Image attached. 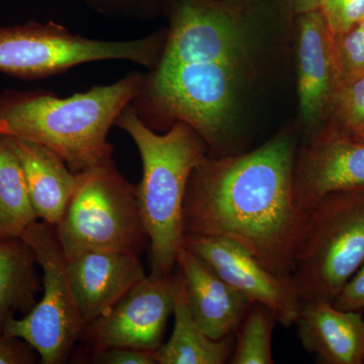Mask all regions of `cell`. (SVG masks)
I'll return each instance as SVG.
<instances>
[{"label":"cell","mask_w":364,"mask_h":364,"mask_svg":"<svg viewBox=\"0 0 364 364\" xmlns=\"http://www.w3.org/2000/svg\"><path fill=\"white\" fill-rule=\"evenodd\" d=\"M294 144L279 136L238 157L205 160L189 178L184 235L238 244L291 277L308 219L294 200Z\"/></svg>","instance_id":"obj_1"},{"label":"cell","mask_w":364,"mask_h":364,"mask_svg":"<svg viewBox=\"0 0 364 364\" xmlns=\"http://www.w3.org/2000/svg\"><path fill=\"white\" fill-rule=\"evenodd\" d=\"M244 43L240 23L225 7L182 0L134 109L188 124L208 145L219 143L233 111Z\"/></svg>","instance_id":"obj_2"},{"label":"cell","mask_w":364,"mask_h":364,"mask_svg":"<svg viewBox=\"0 0 364 364\" xmlns=\"http://www.w3.org/2000/svg\"><path fill=\"white\" fill-rule=\"evenodd\" d=\"M145 76L138 71L109 85L59 97L44 90L0 92V135L49 148L75 173L112 160L109 130L138 97Z\"/></svg>","instance_id":"obj_3"},{"label":"cell","mask_w":364,"mask_h":364,"mask_svg":"<svg viewBox=\"0 0 364 364\" xmlns=\"http://www.w3.org/2000/svg\"><path fill=\"white\" fill-rule=\"evenodd\" d=\"M116 124L136 144L143 176L136 186L139 208L149 237L151 272L172 275L183 248V205L189 178L205 159V142L188 124L176 122L158 134L132 104Z\"/></svg>","instance_id":"obj_4"},{"label":"cell","mask_w":364,"mask_h":364,"mask_svg":"<svg viewBox=\"0 0 364 364\" xmlns=\"http://www.w3.org/2000/svg\"><path fill=\"white\" fill-rule=\"evenodd\" d=\"M55 230L67 259L91 250L141 254L149 246L136 186L114 160L79 173L77 188Z\"/></svg>","instance_id":"obj_5"},{"label":"cell","mask_w":364,"mask_h":364,"mask_svg":"<svg viewBox=\"0 0 364 364\" xmlns=\"http://www.w3.org/2000/svg\"><path fill=\"white\" fill-rule=\"evenodd\" d=\"M364 261V193L326 196L308 212L291 280L301 301H332Z\"/></svg>","instance_id":"obj_6"},{"label":"cell","mask_w":364,"mask_h":364,"mask_svg":"<svg viewBox=\"0 0 364 364\" xmlns=\"http://www.w3.org/2000/svg\"><path fill=\"white\" fill-rule=\"evenodd\" d=\"M163 43L158 35L130 41L90 39L54 21H28L0 28V72L31 80L107 60L152 68L161 56Z\"/></svg>","instance_id":"obj_7"},{"label":"cell","mask_w":364,"mask_h":364,"mask_svg":"<svg viewBox=\"0 0 364 364\" xmlns=\"http://www.w3.org/2000/svg\"><path fill=\"white\" fill-rule=\"evenodd\" d=\"M21 237L42 269L43 294L30 312L11 318L2 333L30 344L41 363H64L86 330L69 282L65 254L55 227L47 223L33 222Z\"/></svg>","instance_id":"obj_8"},{"label":"cell","mask_w":364,"mask_h":364,"mask_svg":"<svg viewBox=\"0 0 364 364\" xmlns=\"http://www.w3.org/2000/svg\"><path fill=\"white\" fill-rule=\"evenodd\" d=\"M176 305V277L150 272L86 328L95 352L116 347L157 351Z\"/></svg>","instance_id":"obj_9"},{"label":"cell","mask_w":364,"mask_h":364,"mask_svg":"<svg viewBox=\"0 0 364 364\" xmlns=\"http://www.w3.org/2000/svg\"><path fill=\"white\" fill-rule=\"evenodd\" d=\"M183 246L251 303L270 309L279 324L294 325L301 299L291 277L272 272L246 249L226 239L184 235Z\"/></svg>","instance_id":"obj_10"},{"label":"cell","mask_w":364,"mask_h":364,"mask_svg":"<svg viewBox=\"0 0 364 364\" xmlns=\"http://www.w3.org/2000/svg\"><path fill=\"white\" fill-rule=\"evenodd\" d=\"M294 200L308 213L326 196L364 193V141L333 132L305 151L294 176Z\"/></svg>","instance_id":"obj_11"},{"label":"cell","mask_w":364,"mask_h":364,"mask_svg":"<svg viewBox=\"0 0 364 364\" xmlns=\"http://www.w3.org/2000/svg\"><path fill=\"white\" fill-rule=\"evenodd\" d=\"M67 273L86 328L147 275L140 254L116 250L86 251L69 258Z\"/></svg>","instance_id":"obj_12"},{"label":"cell","mask_w":364,"mask_h":364,"mask_svg":"<svg viewBox=\"0 0 364 364\" xmlns=\"http://www.w3.org/2000/svg\"><path fill=\"white\" fill-rule=\"evenodd\" d=\"M340 85L334 38L320 11L301 14L299 97L306 124L317 123L333 104Z\"/></svg>","instance_id":"obj_13"},{"label":"cell","mask_w":364,"mask_h":364,"mask_svg":"<svg viewBox=\"0 0 364 364\" xmlns=\"http://www.w3.org/2000/svg\"><path fill=\"white\" fill-rule=\"evenodd\" d=\"M176 267L183 277L191 312L203 331L214 340L233 336L252 303L184 246Z\"/></svg>","instance_id":"obj_14"},{"label":"cell","mask_w":364,"mask_h":364,"mask_svg":"<svg viewBox=\"0 0 364 364\" xmlns=\"http://www.w3.org/2000/svg\"><path fill=\"white\" fill-rule=\"evenodd\" d=\"M294 325L304 348L318 363H364L363 313L340 310L326 299H306Z\"/></svg>","instance_id":"obj_15"},{"label":"cell","mask_w":364,"mask_h":364,"mask_svg":"<svg viewBox=\"0 0 364 364\" xmlns=\"http://www.w3.org/2000/svg\"><path fill=\"white\" fill-rule=\"evenodd\" d=\"M20 160L38 220L56 227L77 188L79 173L49 148L6 136Z\"/></svg>","instance_id":"obj_16"},{"label":"cell","mask_w":364,"mask_h":364,"mask_svg":"<svg viewBox=\"0 0 364 364\" xmlns=\"http://www.w3.org/2000/svg\"><path fill=\"white\" fill-rule=\"evenodd\" d=\"M176 277L174 326L166 343L155 351L157 364H224L233 352V337L221 340L208 337L189 309L183 277L179 268Z\"/></svg>","instance_id":"obj_17"},{"label":"cell","mask_w":364,"mask_h":364,"mask_svg":"<svg viewBox=\"0 0 364 364\" xmlns=\"http://www.w3.org/2000/svg\"><path fill=\"white\" fill-rule=\"evenodd\" d=\"M33 248L21 237L0 241V334L11 318L37 304L42 277Z\"/></svg>","instance_id":"obj_18"},{"label":"cell","mask_w":364,"mask_h":364,"mask_svg":"<svg viewBox=\"0 0 364 364\" xmlns=\"http://www.w3.org/2000/svg\"><path fill=\"white\" fill-rule=\"evenodd\" d=\"M36 221L20 160L6 136L0 135V241L20 238Z\"/></svg>","instance_id":"obj_19"},{"label":"cell","mask_w":364,"mask_h":364,"mask_svg":"<svg viewBox=\"0 0 364 364\" xmlns=\"http://www.w3.org/2000/svg\"><path fill=\"white\" fill-rule=\"evenodd\" d=\"M279 323L270 309L254 303L239 326L238 338L230 363L272 364V334Z\"/></svg>","instance_id":"obj_20"},{"label":"cell","mask_w":364,"mask_h":364,"mask_svg":"<svg viewBox=\"0 0 364 364\" xmlns=\"http://www.w3.org/2000/svg\"><path fill=\"white\" fill-rule=\"evenodd\" d=\"M333 38L341 85L364 73V18L346 33Z\"/></svg>","instance_id":"obj_21"},{"label":"cell","mask_w":364,"mask_h":364,"mask_svg":"<svg viewBox=\"0 0 364 364\" xmlns=\"http://www.w3.org/2000/svg\"><path fill=\"white\" fill-rule=\"evenodd\" d=\"M333 105L343 128L337 133L347 135L364 124V73L341 83Z\"/></svg>","instance_id":"obj_22"},{"label":"cell","mask_w":364,"mask_h":364,"mask_svg":"<svg viewBox=\"0 0 364 364\" xmlns=\"http://www.w3.org/2000/svg\"><path fill=\"white\" fill-rule=\"evenodd\" d=\"M318 11L332 35L339 36L364 18V0H323Z\"/></svg>","instance_id":"obj_23"},{"label":"cell","mask_w":364,"mask_h":364,"mask_svg":"<svg viewBox=\"0 0 364 364\" xmlns=\"http://www.w3.org/2000/svg\"><path fill=\"white\" fill-rule=\"evenodd\" d=\"M337 309L364 312V261L332 301Z\"/></svg>","instance_id":"obj_24"},{"label":"cell","mask_w":364,"mask_h":364,"mask_svg":"<svg viewBox=\"0 0 364 364\" xmlns=\"http://www.w3.org/2000/svg\"><path fill=\"white\" fill-rule=\"evenodd\" d=\"M38 359L39 354L23 339L0 334V364H33Z\"/></svg>","instance_id":"obj_25"},{"label":"cell","mask_w":364,"mask_h":364,"mask_svg":"<svg viewBox=\"0 0 364 364\" xmlns=\"http://www.w3.org/2000/svg\"><path fill=\"white\" fill-rule=\"evenodd\" d=\"M95 360L105 364H157L155 352L129 347L97 351Z\"/></svg>","instance_id":"obj_26"},{"label":"cell","mask_w":364,"mask_h":364,"mask_svg":"<svg viewBox=\"0 0 364 364\" xmlns=\"http://www.w3.org/2000/svg\"><path fill=\"white\" fill-rule=\"evenodd\" d=\"M91 6L102 9H135L141 0H86Z\"/></svg>","instance_id":"obj_27"},{"label":"cell","mask_w":364,"mask_h":364,"mask_svg":"<svg viewBox=\"0 0 364 364\" xmlns=\"http://www.w3.org/2000/svg\"><path fill=\"white\" fill-rule=\"evenodd\" d=\"M323 0H294V6L298 13L303 14L318 11Z\"/></svg>","instance_id":"obj_28"},{"label":"cell","mask_w":364,"mask_h":364,"mask_svg":"<svg viewBox=\"0 0 364 364\" xmlns=\"http://www.w3.org/2000/svg\"><path fill=\"white\" fill-rule=\"evenodd\" d=\"M349 136V138L355 139V140L364 141V124L358 127L355 130L352 131L351 133L344 135Z\"/></svg>","instance_id":"obj_29"}]
</instances>
